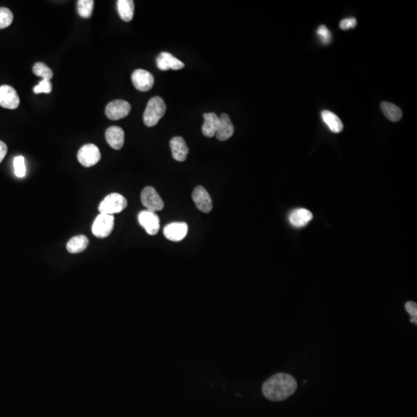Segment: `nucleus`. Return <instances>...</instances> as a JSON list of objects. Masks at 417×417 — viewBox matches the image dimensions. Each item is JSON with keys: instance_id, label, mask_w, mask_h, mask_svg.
Returning <instances> with one entry per match:
<instances>
[{"instance_id": "f257e3e1", "label": "nucleus", "mask_w": 417, "mask_h": 417, "mask_svg": "<svg viewBox=\"0 0 417 417\" xmlns=\"http://www.w3.org/2000/svg\"><path fill=\"white\" fill-rule=\"evenodd\" d=\"M298 383L291 375L279 373L267 379L262 386V391L267 399L282 401L296 392Z\"/></svg>"}, {"instance_id": "f03ea898", "label": "nucleus", "mask_w": 417, "mask_h": 417, "mask_svg": "<svg viewBox=\"0 0 417 417\" xmlns=\"http://www.w3.org/2000/svg\"><path fill=\"white\" fill-rule=\"evenodd\" d=\"M166 111V105L160 97L152 98L148 102L143 115L145 124L147 127H153L159 122Z\"/></svg>"}, {"instance_id": "7ed1b4c3", "label": "nucleus", "mask_w": 417, "mask_h": 417, "mask_svg": "<svg viewBox=\"0 0 417 417\" xmlns=\"http://www.w3.org/2000/svg\"><path fill=\"white\" fill-rule=\"evenodd\" d=\"M128 206V201L126 199L119 193H111L108 195L99 206V210L101 213L113 215L115 213H121Z\"/></svg>"}, {"instance_id": "20e7f679", "label": "nucleus", "mask_w": 417, "mask_h": 417, "mask_svg": "<svg viewBox=\"0 0 417 417\" xmlns=\"http://www.w3.org/2000/svg\"><path fill=\"white\" fill-rule=\"evenodd\" d=\"M115 225L113 215L101 213L95 219L92 226V233L97 238H105L111 234Z\"/></svg>"}, {"instance_id": "39448f33", "label": "nucleus", "mask_w": 417, "mask_h": 417, "mask_svg": "<svg viewBox=\"0 0 417 417\" xmlns=\"http://www.w3.org/2000/svg\"><path fill=\"white\" fill-rule=\"evenodd\" d=\"M102 155L98 146L87 144L82 146L77 153V159L83 166L91 167L101 160Z\"/></svg>"}, {"instance_id": "423d86ee", "label": "nucleus", "mask_w": 417, "mask_h": 417, "mask_svg": "<svg viewBox=\"0 0 417 417\" xmlns=\"http://www.w3.org/2000/svg\"><path fill=\"white\" fill-rule=\"evenodd\" d=\"M141 200L143 206L147 208L149 211L156 213L164 208L163 200L153 187H147L143 190Z\"/></svg>"}, {"instance_id": "0eeeda50", "label": "nucleus", "mask_w": 417, "mask_h": 417, "mask_svg": "<svg viewBox=\"0 0 417 417\" xmlns=\"http://www.w3.org/2000/svg\"><path fill=\"white\" fill-rule=\"evenodd\" d=\"M131 108V105L126 101L115 100L107 105L105 114L110 120L117 121L128 116Z\"/></svg>"}, {"instance_id": "6e6552de", "label": "nucleus", "mask_w": 417, "mask_h": 417, "mask_svg": "<svg viewBox=\"0 0 417 417\" xmlns=\"http://www.w3.org/2000/svg\"><path fill=\"white\" fill-rule=\"evenodd\" d=\"M138 222L149 235H156L160 228V219L156 213L144 210L138 214Z\"/></svg>"}, {"instance_id": "1a4fd4ad", "label": "nucleus", "mask_w": 417, "mask_h": 417, "mask_svg": "<svg viewBox=\"0 0 417 417\" xmlns=\"http://www.w3.org/2000/svg\"><path fill=\"white\" fill-rule=\"evenodd\" d=\"M133 84L140 91H148L154 85L155 79L149 71L138 69L133 72L131 76Z\"/></svg>"}, {"instance_id": "9d476101", "label": "nucleus", "mask_w": 417, "mask_h": 417, "mask_svg": "<svg viewBox=\"0 0 417 417\" xmlns=\"http://www.w3.org/2000/svg\"><path fill=\"white\" fill-rule=\"evenodd\" d=\"M193 200L200 211L209 213L213 210V201L210 194L204 187L199 186L195 188L193 193Z\"/></svg>"}, {"instance_id": "9b49d317", "label": "nucleus", "mask_w": 417, "mask_h": 417, "mask_svg": "<svg viewBox=\"0 0 417 417\" xmlns=\"http://www.w3.org/2000/svg\"><path fill=\"white\" fill-rule=\"evenodd\" d=\"M20 98L15 89L11 86L0 87V106L7 109H16L20 105Z\"/></svg>"}, {"instance_id": "f8f14e48", "label": "nucleus", "mask_w": 417, "mask_h": 417, "mask_svg": "<svg viewBox=\"0 0 417 417\" xmlns=\"http://www.w3.org/2000/svg\"><path fill=\"white\" fill-rule=\"evenodd\" d=\"M164 235L169 241L178 242L186 238L188 233V225L186 222H172L164 228Z\"/></svg>"}, {"instance_id": "ddd939ff", "label": "nucleus", "mask_w": 417, "mask_h": 417, "mask_svg": "<svg viewBox=\"0 0 417 417\" xmlns=\"http://www.w3.org/2000/svg\"><path fill=\"white\" fill-rule=\"evenodd\" d=\"M158 67L161 71H169V70H174L178 71L185 67V64L175 58L172 54L168 52H162L159 54L156 60Z\"/></svg>"}, {"instance_id": "4468645a", "label": "nucleus", "mask_w": 417, "mask_h": 417, "mask_svg": "<svg viewBox=\"0 0 417 417\" xmlns=\"http://www.w3.org/2000/svg\"><path fill=\"white\" fill-rule=\"evenodd\" d=\"M170 148L172 157L175 160L178 162L187 160L190 150L183 137L180 136L172 137L170 141Z\"/></svg>"}, {"instance_id": "2eb2a0df", "label": "nucleus", "mask_w": 417, "mask_h": 417, "mask_svg": "<svg viewBox=\"0 0 417 417\" xmlns=\"http://www.w3.org/2000/svg\"><path fill=\"white\" fill-rule=\"evenodd\" d=\"M105 138L111 148L119 150L124 146V132L122 128L118 126L109 127L105 132Z\"/></svg>"}, {"instance_id": "dca6fc26", "label": "nucleus", "mask_w": 417, "mask_h": 417, "mask_svg": "<svg viewBox=\"0 0 417 417\" xmlns=\"http://www.w3.org/2000/svg\"><path fill=\"white\" fill-rule=\"evenodd\" d=\"M313 215L311 211L304 208L296 209L291 212L289 216V221L292 226L295 227H303L311 222Z\"/></svg>"}, {"instance_id": "f3484780", "label": "nucleus", "mask_w": 417, "mask_h": 417, "mask_svg": "<svg viewBox=\"0 0 417 417\" xmlns=\"http://www.w3.org/2000/svg\"><path fill=\"white\" fill-rule=\"evenodd\" d=\"M204 124L202 127L203 134L206 137H212L216 135L220 126L219 117L215 113H205L203 115Z\"/></svg>"}, {"instance_id": "a211bd4d", "label": "nucleus", "mask_w": 417, "mask_h": 417, "mask_svg": "<svg viewBox=\"0 0 417 417\" xmlns=\"http://www.w3.org/2000/svg\"><path fill=\"white\" fill-rule=\"evenodd\" d=\"M219 120H220V126L216 132V136L219 141H226L234 134V124L229 115L226 114H222L219 116Z\"/></svg>"}, {"instance_id": "6ab92c4d", "label": "nucleus", "mask_w": 417, "mask_h": 417, "mask_svg": "<svg viewBox=\"0 0 417 417\" xmlns=\"http://www.w3.org/2000/svg\"><path fill=\"white\" fill-rule=\"evenodd\" d=\"M321 118L332 132L340 133L343 130V124L336 114L325 110L321 112Z\"/></svg>"}, {"instance_id": "aec40b11", "label": "nucleus", "mask_w": 417, "mask_h": 417, "mask_svg": "<svg viewBox=\"0 0 417 417\" xmlns=\"http://www.w3.org/2000/svg\"><path fill=\"white\" fill-rule=\"evenodd\" d=\"M120 17L124 22H130L134 17V4L132 0H118L117 2Z\"/></svg>"}, {"instance_id": "412c9836", "label": "nucleus", "mask_w": 417, "mask_h": 417, "mask_svg": "<svg viewBox=\"0 0 417 417\" xmlns=\"http://www.w3.org/2000/svg\"><path fill=\"white\" fill-rule=\"evenodd\" d=\"M89 241L84 235L76 236L71 238L67 244V250L71 254H78L85 250L88 246Z\"/></svg>"}, {"instance_id": "4be33fe9", "label": "nucleus", "mask_w": 417, "mask_h": 417, "mask_svg": "<svg viewBox=\"0 0 417 417\" xmlns=\"http://www.w3.org/2000/svg\"><path fill=\"white\" fill-rule=\"evenodd\" d=\"M381 110L383 115L389 121L396 122L402 118V111L399 107L390 102H383L381 104Z\"/></svg>"}, {"instance_id": "5701e85b", "label": "nucleus", "mask_w": 417, "mask_h": 417, "mask_svg": "<svg viewBox=\"0 0 417 417\" xmlns=\"http://www.w3.org/2000/svg\"><path fill=\"white\" fill-rule=\"evenodd\" d=\"M33 72L37 77H42L43 80H51L54 75L52 70L42 62L36 63L33 65Z\"/></svg>"}, {"instance_id": "b1692460", "label": "nucleus", "mask_w": 417, "mask_h": 417, "mask_svg": "<svg viewBox=\"0 0 417 417\" xmlns=\"http://www.w3.org/2000/svg\"><path fill=\"white\" fill-rule=\"evenodd\" d=\"M93 0H79L77 1V11L82 18L87 19L91 16L94 8Z\"/></svg>"}, {"instance_id": "393cba45", "label": "nucleus", "mask_w": 417, "mask_h": 417, "mask_svg": "<svg viewBox=\"0 0 417 417\" xmlns=\"http://www.w3.org/2000/svg\"><path fill=\"white\" fill-rule=\"evenodd\" d=\"M13 13L9 9L0 7V29H5L13 23Z\"/></svg>"}, {"instance_id": "a878e982", "label": "nucleus", "mask_w": 417, "mask_h": 417, "mask_svg": "<svg viewBox=\"0 0 417 417\" xmlns=\"http://www.w3.org/2000/svg\"><path fill=\"white\" fill-rule=\"evenodd\" d=\"M13 166L15 175L19 178H23L26 175V169L25 159L23 156H17L13 160Z\"/></svg>"}, {"instance_id": "bb28decb", "label": "nucleus", "mask_w": 417, "mask_h": 417, "mask_svg": "<svg viewBox=\"0 0 417 417\" xmlns=\"http://www.w3.org/2000/svg\"><path fill=\"white\" fill-rule=\"evenodd\" d=\"M51 91H52V83L51 80H42L33 88V92L36 95L42 93L50 94Z\"/></svg>"}, {"instance_id": "cd10ccee", "label": "nucleus", "mask_w": 417, "mask_h": 417, "mask_svg": "<svg viewBox=\"0 0 417 417\" xmlns=\"http://www.w3.org/2000/svg\"><path fill=\"white\" fill-rule=\"evenodd\" d=\"M317 34L325 44H329L332 39V34L326 26H320L317 30Z\"/></svg>"}, {"instance_id": "c85d7f7f", "label": "nucleus", "mask_w": 417, "mask_h": 417, "mask_svg": "<svg viewBox=\"0 0 417 417\" xmlns=\"http://www.w3.org/2000/svg\"><path fill=\"white\" fill-rule=\"evenodd\" d=\"M405 308H406V311L412 317V318L411 319V322H415V324L416 325V303L413 302V301H408V302H406V304H405Z\"/></svg>"}, {"instance_id": "c756f323", "label": "nucleus", "mask_w": 417, "mask_h": 417, "mask_svg": "<svg viewBox=\"0 0 417 417\" xmlns=\"http://www.w3.org/2000/svg\"><path fill=\"white\" fill-rule=\"evenodd\" d=\"M356 19L354 18V17H350V18H346L342 20V21L340 22L339 26H340L342 30H349V29H353V28L356 26Z\"/></svg>"}, {"instance_id": "7c9ffc66", "label": "nucleus", "mask_w": 417, "mask_h": 417, "mask_svg": "<svg viewBox=\"0 0 417 417\" xmlns=\"http://www.w3.org/2000/svg\"><path fill=\"white\" fill-rule=\"evenodd\" d=\"M7 146L4 142L0 141V163L4 160L7 153Z\"/></svg>"}]
</instances>
